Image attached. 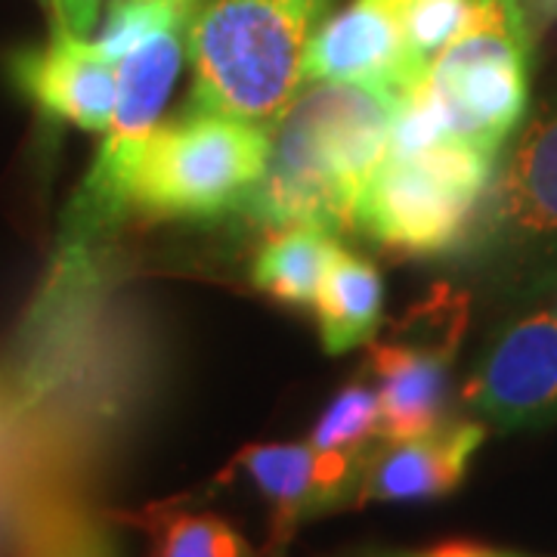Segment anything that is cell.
I'll use <instances>...</instances> for the list:
<instances>
[{"mask_svg": "<svg viewBox=\"0 0 557 557\" xmlns=\"http://www.w3.org/2000/svg\"><path fill=\"white\" fill-rule=\"evenodd\" d=\"M465 406L498 431L557 421V317L530 313L511 322L461 387Z\"/></svg>", "mask_w": 557, "mask_h": 557, "instance_id": "ba28073f", "label": "cell"}, {"mask_svg": "<svg viewBox=\"0 0 557 557\" xmlns=\"http://www.w3.org/2000/svg\"><path fill=\"white\" fill-rule=\"evenodd\" d=\"M332 0H193V109L273 127L300 90L307 44Z\"/></svg>", "mask_w": 557, "mask_h": 557, "instance_id": "7a4b0ae2", "label": "cell"}, {"mask_svg": "<svg viewBox=\"0 0 557 557\" xmlns=\"http://www.w3.org/2000/svg\"><path fill=\"white\" fill-rule=\"evenodd\" d=\"M397 3L409 53L416 57L418 65L431 72L434 60L465 28L471 0H397Z\"/></svg>", "mask_w": 557, "mask_h": 557, "instance_id": "d6986e66", "label": "cell"}, {"mask_svg": "<svg viewBox=\"0 0 557 557\" xmlns=\"http://www.w3.org/2000/svg\"><path fill=\"white\" fill-rule=\"evenodd\" d=\"M403 94L344 81H307L270 131L263 177L242 208L267 230H354L381 168Z\"/></svg>", "mask_w": 557, "mask_h": 557, "instance_id": "6da1fadb", "label": "cell"}, {"mask_svg": "<svg viewBox=\"0 0 557 557\" xmlns=\"http://www.w3.org/2000/svg\"><path fill=\"white\" fill-rule=\"evenodd\" d=\"M317 317L322 347L329 354H347L375 338L384 307V282L369 260L341 248L322 278L317 295Z\"/></svg>", "mask_w": 557, "mask_h": 557, "instance_id": "5bb4252c", "label": "cell"}, {"mask_svg": "<svg viewBox=\"0 0 557 557\" xmlns=\"http://www.w3.org/2000/svg\"><path fill=\"white\" fill-rule=\"evenodd\" d=\"M300 78L344 81L406 94L428 78L403 35L397 0H354L322 22L304 53Z\"/></svg>", "mask_w": 557, "mask_h": 557, "instance_id": "9c48e42d", "label": "cell"}, {"mask_svg": "<svg viewBox=\"0 0 557 557\" xmlns=\"http://www.w3.org/2000/svg\"><path fill=\"white\" fill-rule=\"evenodd\" d=\"M310 443L329 453L369 456L381 443V399L375 384L354 381L325 406Z\"/></svg>", "mask_w": 557, "mask_h": 557, "instance_id": "e0dca14e", "label": "cell"}, {"mask_svg": "<svg viewBox=\"0 0 557 557\" xmlns=\"http://www.w3.org/2000/svg\"><path fill=\"white\" fill-rule=\"evenodd\" d=\"M25 557H119L100 520L75 505H47L25 533Z\"/></svg>", "mask_w": 557, "mask_h": 557, "instance_id": "ac0fdd59", "label": "cell"}, {"mask_svg": "<svg viewBox=\"0 0 557 557\" xmlns=\"http://www.w3.org/2000/svg\"><path fill=\"white\" fill-rule=\"evenodd\" d=\"M461 322V300L437 292L428 307L409 313L397 338L372 341L369 372L381 399V443L418 437L443 424Z\"/></svg>", "mask_w": 557, "mask_h": 557, "instance_id": "52a82bcc", "label": "cell"}, {"mask_svg": "<svg viewBox=\"0 0 557 557\" xmlns=\"http://www.w3.org/2000/svg\"><path fill=\"white\" fill-rule=\"evenodd\" d=\"M496 156L465 139H443L416 156H384L357 205L362 230L399 255H443L465 242L493 186Z\"/></svg>", "mask_w": 557, "mask_h": 557, "instance_id": "277c9868", "label": "cell"}, {"mask_svg": "<svg viewBox=\"0 0 557 557\" xmlns=\"http://www.w3.org/2000/svg\"><path fill=\"white\" fill-rule=\"evenodd\" d=\"M527 16L536 22H548L557 16V0H523Z\"/></svg>", "mask_w": 557, "mask_h": 557, "instance_id": "44dd1931", "label": "cell"}, {"mask_svg": "<svg viewBox=\"0 0 557 557\" xmlns=\"http://www.w3.org/2000/svg\"><path fill=\"white\" fill-rule=\"evenodd\" d=\"M530 57L533 35L523 0H471L465 28L424 78L449 137L498 156L527 112Z\"/></svg>", "mask_w": 557, "mask_h": 557, "instance_id": "5b68a950", "label": "cell"}, {"mask_svg": "<svg viewBox=\"0 0 557 557\" xmlns=\"http://www.w3.org/2000/svg\"><path fill=\"white\" fill-rule=\"evenodd\" d=\"M486 437L483 421L437 424L418 437L391 440L369 453L357 490L366 502H421L453 493Z\"/></svg>", "mask_w": 557, "mask_h": 557, "instance_id": "7c38bea8", "label": "cell"}, {"mask_svg": "<svg viewBox=\"0 0 557 557\" xmlns=\"http://www.w3.org/2000/svg\"><path fill=\"white\" fill-rule=\"evenodd\" d=\"M139 523L152 536V557H251L245 536L218 515L149 508Z\"/></svg>", "mask_w": 557, "mask_h": 557, "instance_id": "2e32d148", "label": "cell"}, {"mask_svg": "<svg viewBox=\"0 0 557 557\" xmlns=\"http://www.w3.org/2000/svg\"><path fill=\"white\" fill-rule=\"evenodd\" d=\"M186 57V22L159 28L115 62L119 90L100 159L75 201V230L97 233L127 214V193L139 152L161 124L164 102Z\"/></svg>", "mask_w": 557, "mask_h": 557, "instance_id": "8992f818", "label": "cell"}, {"mask_svg": "<svg viewBox=\"0 0 557 557\" xmlns=\"http://www.w3.org/2000/svg\"><path fill=\"white\" fill-rule=\"evenodd\" d=\"M270 131L189 109L159 124L139 152L127 211L143 220H211L242 208L263 177Z\"/></svg>", "mask_w": 557, "mask_h": 557, "instance_id": "3957f363", "label": "cell"}, {"mask_svg": "<svg viewBox=\"0 0 557 557\" xmlns=\"http://www.w3.org/2000/svg\"><path fill=\"white\" fill-rule=\"evenodd\" d=\"M369 456H347L307 443H255L233 458V471L273 505L276 536L285 539L300 520L317 518L344 502H357Z\"/></svg>", "mask_w": 557, "mask_h": 557, "instance_id": "30bf717a", "label": "cell"}, {"mask_svg": "<svg viewBox=\"0 0 557 557\" xmlns=\"http://www.w3.org/2000/svg\"><path fill=\"white\" fill-rule=\"evenodd\" d=\"M338 251L341 245L335 233L317 226L270 230V239L263 242L251 267V282L282 304L313 307L319 285L332 260L338 258Z\"/></svg>", "mask_w": 557, "mask_h": 557, "instance_id": "9a60e30c", "label": "cell"}, {"mask_svg": "<svg viewBox=\"0 0 557 557\" xmlns=\"http://www.w3.org/2000/svg\"><path fill=\"white\" fill-rule=\"evenodd\" d=\"M490 223L511 242L557 236V94L523 127L496 177Z\"/></svg>", "mask_w": 557, "mask_h": 557, "instance_id": "4fadbf2b", "label": "cell"}, {"mask_svg": "<svg viewBox=\"0 0 557 557\" xmlns=\"http://www.w3.org/2000/svg\"><path fill=\"white\" fill-rule=\"evenodd\" d=\"M381 557H518L496 552V548H483L474 542H449V545H437L428 552H412V555H381Z\"/></svg>", "mask_w": 557, "mask_h": 557, "instance_id": "ffe728a7", "label": "cell"}, {"mask_svg": "<svg viewBox=\"0 0 557 557\" xmlns=\"http://www.w3.org/2000/svg\"><path fill=\"white\" fill-rule=\"evenodd\" d=\"M10 75L47 115L90 134H106L115 109L119 75L115 62L106 60L90 38L53 28V38L44 47L20 50L10 60Z\"/></svg>", "mask_w": 557, "mask_h": 557, "instance_id": "8fae6325", "label": "cell"}]
</instances>
